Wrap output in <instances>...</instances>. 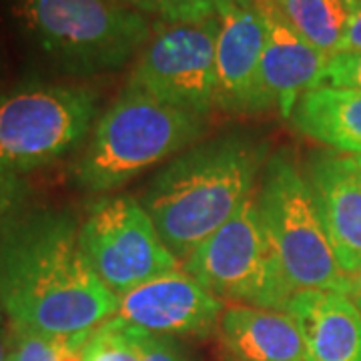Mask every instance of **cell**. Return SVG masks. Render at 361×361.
Wrapping results in <instances>:
<instances>
[{"label":"cell","mask_w":361,"mask_h":361,"mask_svg":"<svg viewBox=\"0 0 361 361\" xmlns=\"http://www.w3.org/2000/svg\"><path fill=\"white\" fill-rule=\"evenodd\" d=\"M301 135L341 155H361V90L319 87L307 90L291 113Z\"/></svg>","instance_id":"2e32d148"},{"label":"cell","mask_w":361,"mask_h":361,"mask_svg":"<svg viewBox=\"0 0 361 361\" xmlns=\"http://www.w3.org/2000/svg\"><path fill=\"white\" fill-rule=\"evenodd\" d=\"M82 361H141L135 325L113 315L90 334Z\"/></svg>","instance_id":"d6986e66"},{"label":"cell","mask_w":361,"mask_h":361,"mask_svg":"<svg viewBox=\"0 0 361 361\" xmlns=\"http://www.w3.org/2000/svg\"><path fill=\"white\" fill-rule=\"evenodd\" d=\"M97 113L82 85L26 80L0 92V173L47 167L77 145Z\"/></svg>","instance_id":"8992f818"},{"label":"cell","mask_w":361,"mask_h":361,"mask_svg":"<svg viewBox=\"0 0 361 361\" xmlns=\"http://www.w3.org/2000/svg\"><path fill=\"white\" fill-rule=\"evenodd\" d=\"M0 75H2V54H0Z\"/></svg>","instance_id":"83f0119b"},{"label":"cell","mask_w":361,"mask_h":361,"mask_svg":"<svg viewBox=\"0 0 361 361\" xmlns=\"http://www.w3.org/2000/svg\"><path fill=\"white\" fill-rule=\"evenodd\" d=\"M115 2L145 14V16L147 14L157 16L159 20H163V14H165V0H115Z\"/></svg>","instance_id":"d4e9b609"},{"label":"cell","mask_w":361,"mask_h":361,"mask_svg":"<svg viewBox=\"0 0 361 361\" xmlns=\"http://www.w3.org/2000/svg\"><path fill=\"white\" fill-rule=\"evenodd\" d=\"M237 2H247V0H165V14L163 23H195L211 18Z\"/></svg>","instance_id":"44dd1931"},{"label":"cell","mask_w":361,"mask_h":361,"mask_svg":"<svg viewBox=\"0 0 361 361\" xmlns=\"http://www.w3.org/2000/svg\"><path fill=\"white\" fill-rule=\"evenodd\" d=\"M92 331L51 336L11 323L8 361H82V351Z\"/></svg>","instance_id":"ac0fdd59"},{"label":"cell","mask_w":361,"mask_h":361,"mask_svg":"<svg viewBox=\"0 0 361 361\" xmlns=\"http://www.w3.org/2000/svg\"><path fill=\"white\" fill-rule=\"evenodd\" d=\"M217 32V16L159 25L129 82L171 106L205 116L215 109Z\"/></svg>","instance_id":"9c48e42d"},{"label":"cell","mask_w":361,"mask_h":361,"mask_svg":"<svg viewBox=\"0 0 361 361\" xmlns=\"http://www.w3.org/2000/svg\"><path fill=\"white\" fill-rule=\"evenodd\" d=\"M78 239L90 267L116 297L179 269L139 199L103 197L89 209Z\"/></svg>","instance_id":"ba28073f"},{"label":"cell","mask_w":361,"mask_h":361,"mask_svg":"<svg viewBox=\"0 0 361 361\" xmlns=\"http://www.w3.org/2000/svg\"><path fill=\"white\" fill-rule=\"evenodd\" d=\"M287 311L299 325L305 361H361V311L348 293L301 291Z\"/></svg>","instance_id":"5bb4252c"},{"label":"cell","mask_w":361,"mask_h":361,"mask_svg":"<svg viewBox=\"0 0 361 361\" xmlns=\"http://www.w3.org/2000/svg\"><path fill=\"white\" fill-rule=\"evenodd\" d=\"M14 25L68 75L123 66L151 39L145 14L115 0H6Z\"/></svg>","instance_id":"3957f363"},{"label":"cell","mask_w":361,"mask_h":361,"mask_svg":"<svg viewBox=\"0 0 361 361\" xmlns=\"http://www.w3.org/2000/svg\"><path fill=\"white\" fill-rule=\"evenodd\" d=\"M257 205L279 265L295 293L339 291L349 295L351 277L334 253L310 183L287 151L267 159Z\"/></svg>","instance_id":"5b68a950"},{"label":"cell","mask_w":361,"mask_h":361,"mask_svg":"<svg viewBox=\"0 0 361 361\" xmlns=\"http://www.w3.org/2000/svg\"><path fill=\"white\" fill-rule=\"evenodd\" d=\"M361 52V2H357L355 11L349 18L348 28L343 32V39L337 47L336 54H355Z\"/></svg>","instance_id":"cb8c5ba5"},{"label":"cell","mask_w":361,"mask_h":361,"mask_svg":"<svg viewBox=\"0 0 361 361\" xmlns=\"http://www.w3.org/2000/svg\"><path fill=\"white\" fill-rule=\"evenodd\" d=\"M325 233L341 269H361V167L341 153H317L305 171Z\"/></svg>","instance_id":"7c38bea8"},{"label":"cell","mask_w":361,"mask_h":361,"mask_svg":"<svg viewBox=\"0 0 361 361\" xmlns=\"http://www.w3.org/2000/svg\"><path fill=\"white\" fill-rule=\"evenodd\" d=\"M351 277V289H349V297H351V301L357 305V310L361 311V269L357 273H353V275H349Z\"/></svg>","instance_id":"4316f807"},{"label":"cell","mask_w":361,"mask_h":361,"mask_svg":"<svg viewBox=\"0 0 361 361\" xmlns=\"http://www.w3.org/2000/svg\"><path fill=\"white\" fill-rule=\"evenodd\" d=\"M225 303L183 269L118 297L116 317L159 336L207 337L219 327Z\"/></svg>","instance_id":"8fae6325"},{"label":"cell","mask_w":361,"mask_h":361,"mask_svg":"<svg viewBox=\"0 0 361 361\" xmlns=\"http://www.w3.org/2000/svg\"><path fill=\"white\" fill-rule=\"evenodd\" d=\"M183 271L221 301L239 305L287 311L297 295L271 245L257 195L183 263Z\"/></svg>","instance_id":"52a82bcc"},{"label":"cell","mask_w":361,"mask_h":361,"mask_svg":"<svg viewBox=\"0 0 361 361\" xmlns=\"http://www.w3.org/2000/svg\"><path fill=\"white\" fill-rule=\"evenodd\" d=\"M319 87L361 90V52L355 54H334L323 68Z\"/></svg>","instance_id":"ffe728a7"},{"label":"cell","mask_w":361,"mask_h":361,"mask_svg":"<svg viewBox=\"0 0 361 361\" xmlns=\"http://www.w3.org/2000/svg\"><path fill=\"white\" fill-rule=\"evenodd\" d=\"M0 305L13 325L75 336L116 315L118 297L90 267L75 219L39 209L0 237Z\"/></svg>","instance_id":"6da1fadb"},{"label":"cell","mask_w":361,"mask_h":361,"mask_svg":"<svg viewBox=\"0 0 361 361\" xmlns=\"http://www.w3.org/2000/svg\"><path fill=\"white\" fill-rule=\"evenodd\" d=\"M265 18V49L261 61L263 87L269 97L271 106L289 118L297 101L307 92L317 89L323 68L331 56L317 51L295 28L277 13L269 2L257 0Z\"/></svg>","instance_id":"4fadbf2b"},{"label":"cell","mask_w":361,"mask_h":361,"mask_svg":"<svg viewBox=\"0 0 361 361\" xmlns=\"http://www.w3.org/2000/svg\"><path fill=\"white\" fill-rule=\"evenodd\" d=\"M267 145L233 133L173 157L139 199L163 243L187 261L253 197Z\"/></svg>","instance_id":"7a4b0ae2"},{"label":"cell","mask_w":361,"mask_h":361,"mask_svg":"<svg viewBox=\"0 0 361 361\" xmlns=\"http://www.w3.org/2000/svg\"><path fill=\"white\" fill-rule=\"evenodd\" d=\"M299 37L317 51L334 56L343 39L349 18L355 11V0H265Z\"/></svg>","instance_id":"e0dca14e"},{"label":"cell","mask_w":361,"mask_h":361,"mask_svg":"<svg viewBox=\"0 0 361 361\" xmlns=\"http://www.w3.org/2000/svg\"><path fill=\"white\" fill-rule=\"evenodd\" d=\"M355 2H361V0H355Z\"/></svg>","instance_id":"f546056e"},{"label":"cell","mask_w":361,"mask_h":361,"mask_svg":"<svg viewBox=\"0 0 361 361\" xmlns=\"http://www.w3.org/2000/svg\"><path fill=\"white\" fill-rule=\"evenodd\" d=\"M203 127V116L163 103L129 82L99 118L75 180L89 193H111L180 153L201 137Z\"/></svg>","instance_id":"277c9868"},{"label":"cell","mask_w":361,"mask_h":361,"mask_svg":"<svg viewBox=\"0 0 361 361\" xmlns=\"http://www.w3.org/2000/svg\"><path fill=\"white\" fill-rule=\"evenodd\" d=\"M217 18L215 106L235 115L267 113L273 106L261 75L267 28L257 0L229 4Z\"/></svg>","instance_id":"30bf717a"},{"label":"cell","mask_w":361,"mask_h":361,"mask_svg":"<svg viewBox=\"0 0 361 361\" xmlns=\"http://www.w3.org/2000/svg\"><path fill=\"white\" fill-rule=\"evenodd\" d=\"M217 329L231 361H305L303 337L289 311L231 305Z\"/></svg>","instance_id":"9a60e30c"},{"label":"cell","mask_w":361,"mask_h":361,"mask_svg":"<svg viewBox=\"0 0 361 361\" xmlns=\"http://www.w3.org/2000/svg\"><path fill=\"white\" fill-rule=\"evenodd\" d=\"M135 336L141 351V361H191L173 337L151 334L141 327H135Z\"/></svg>","instance_id":"7402d4cb"},{"label":"cell","mask_w":361,"mask_h":361,"mask_svg":"<svg viewBox=\"0 0 361 361\" xmlns=\"http://www.w3.org/2000/svg\"><path fill=\"white\" fill-rule=\"evenodd\" d=\"M8 315L0 305V361H8V349H11V325L6 323Z\"/></svg>","instance_id":"484cf974"},{"label":"cell","mask_w":361,"mask_h":361,"mask_svg":"<svg viewBox=\"0 0 361 361\" xmlns=\"http://www.w3.org/2000/svg\"><path fill=\"white\" fill-rule=\"evenodd\" d=\"M355 159H357V163H360V167H361V155H360V157H355Z\"/></svg>","instance_id":"f1b7e54d"},{"label":"cell","mask_w":361,"mask_h":361,"mask_svg":"<svg viewBox=\"0 0 361 361\" xmlns=\"http://www.w3.org/2000/svg\"><path fill=\"white\" fill-rule=\"evenodd\" d=\"M26 201V185L18 175L0 173V237L20 213Z\"/></svg>","instance_id":"603a6c76"}]
</instances>
